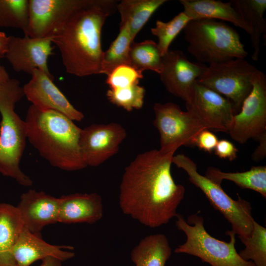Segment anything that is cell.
<instances>
[{
  "mask_svg": "<svg viewBox=\"0 0 266 266\" xmlns=\"http://www.w3.org/2000/svg\"><path fill=\"white\" fill-rule=\"evenodd\" d=\"M24 96L23 87L16 79L10 78L0 87V173L29 187L33 181L19 166L27 140L26 124L15 111Z\"/></svg>",
  "mask_w": 266,
  "mask_h": 266,
  "instance_id": "4",
  "label": "cell"
},
{
  "mask_svg": "<svg viewBox=\"0 0 266 266\" xmlns=\"http://www.w3.org/2000/svg\"><path fill=\"white\" fill-rule=\"evenodd\" d=\"M183 31L187 51L199 63L210 65L248 55L237 31L222 21L192 20Z\"/></svg>",
  "mask_w": 266,
  "mask_h": 266,
  "instance_id": "5",
  "label": "cell"
},
{
  "mask_svg": "<svg viewBox=\"0 0 266 266\" xmlns=\"http://www.w3.org/2000/svg\"><path fill=\"white\" fill-rule=\"evenodd\" d=\"M205 176L219 185L224 180L231 181L241 188L253 190L266 198V166H253L249 170L240 172H225L209 167Z\"/></svg>",
  "mask_w": 266,
  "mask_h": 266,
  "instance_id": "25",
  "label": "cell"
},
{
  "mask_svg": "<svg viewBox=\"0 0 266 266\" xmlns=\"http://www.w3.org/2000/svg\"><path fill=\"white\" fill-rule=\"evenodd\" d=\"M185 103L207 129L228 132L235 113L227 99L196 81Z\"/></svg>",
  "mask_w": 266,
  "mask_h": 266,
  "instance_id": "13",
  "label": "cell"
},
{
  "mask_svg": "<svg viewBox=\"0 0 266 266\" xmlns=\"http://www.w3.org/2000/svg\"><path fill=\"white\" fill-rule=\"evenodd\" d=\"M172 163L183 169L189 181L205 195L211 204L229 222L232 231L238 236H249L253 229L252 206L250 203L238 197L233 199L219 185L198 171L197 164L184 154L173 156Z\"/></svg>",
  "mask_w": 266,
  "mask_h": 266,
  "instance_id": "7",
  "label": "cell"
},
{
  "mask_svg": "<svg viewBox=\"0 0 266 266\" xmlns=\"http://www.w3.org/2000/svg\"><path fill=\"white\" fill-rule=\"evenodd\" d=\"M133 42L127 25L120 26V31L116 38L108 49L103 52L100 74L107 75L119 66L131 65L129 51Z\"/></svg>",
  "mask_w": 266,
  "mask_h": 266,
  "instance_id": "27",
  "label": "cell"
},
{
  "mask_svg": "<svg viewBox=\"0 0 266 266\" xmlns=\"http://www.w3.org/2000/svg\"><path fill=\"white\" fill-rule=\"evenodd\" d=\"M44 72L35 70L30 80L22 87L24 95L34 107L43 110H54L73 121H81L83 113L75 108Z\"/></svg>",
  "mask_w": 266,
  "mask_h": 266,
  "instance_id": "16",
  "label": "cell"
},
{
  "mask_svg": "<svg viewBox=\"0 0 266 266\" xmlns=\"http://www.w3.org/2000/svg\"><path fill=\"white\" fill-rule=\"evenodd\" d=\"M257 69L244 58H235L207 66L197 81L227 99L236 114L252 90Z\"/></svg>",
  "mask_w": 266,
  "mask_h": 266,
  "instance_id": "8",
  "label": "cell"
},
{
  "mask_svg": "<svg viewBox=\"0 0 266 266\" xmlns=\"http://www.w3.org/2000/svg\"><path fill=\"white\" fill-rule=\"evenodd\" d=\"M173 156L152 149L138 154L125 168L119 197L124 214L150 228L176 217L185 188L171 175Z\"/></svg>",
  "mask_w": 266,
  "mask_h": 266,
  "instance_id": "1",
  "label": "cell"
},
{
  "mask_svg": "<svg viewBox=\"0 0 266 266\" xmlns=\"http://www.w3.org/2000/svg\"><path fill=\"white\" fill-rule=\"evenodd\" d=\"M38 234L32 233L25 226L13 248V255L17 266H30L39 260L52 257L64 262L74 257L70 246L50 244L42 239Z\"/></svg>",
  "mask_w": 266,
  "mask_h": 266,
  "instance_id": "18",
  "label": "cell"
},
{
  "mask_svg": "<svg viewBox=\"0 0 266 266\" xmlns=\"http://www.w3.org/2000/svg\"><path fill=\"white\" fill-rule=\"evenodd\" d=\"M27 140L52 166L66 171L87 166L79 140L81 128L64 114L31 105L25 120Z\"/></svg>",
  "mask_w": 266,
  "mask_h": 266,
  "instance_id": "3",
  "label": "cell"
},
{
  "mask_svg": "<svg viewBox=\"0 0 266 266\" xmlns=\"http://www.w3.org/2000/svg\"><path fill=\"white\" fill-rule=\"evenodd\" d=\"M59 198L58 222L91 224L103 217L102 199L96 193H74Z\"/></svg>",
  "mask_w": 266,
  "mask_h": 266,
  "instance_id": "19",
  "label": "cell"
},
{
  "mask_svg": "<svg viewBox=\"0 0 266 266\" xmlns=\"http://www.w3.org/2000/svg\"><path fill=\"white\" fill-rule=\"evenodd\" d=\"M183 12L192 20L218 19L228 21L245 31L249 35L251 30L230 1L219 0H180Z\"/></svg>",
  "mask_w": 266,
  "mask_h": 266,
  "instance_id": "20",
  "label": "cell"
},
{
  "mask_svg": "<svg viewBox=\"0 0 266 266\" xmlns=\"http://www.w3.org/2000/svg\"><path fill=\"white\" fill-rule=\"evenodd\" d=\"M175 225L186 236V240L174 250L177 254H186L199 258L211 266H255L252 261L242 259L235 248V234L226 232L230 240L227 242L210 235L204 226V219L199 213L189 216L185 221L180 214Z\"/></svg>",
  "mask_w": 266,
  "mask_h": 266,
  "instance_id": "6",
  "label": "cell"
},
{
  "mask_svg": "<svg viewBox=\"0 0 266 266\" xmlns=\"http://www.w3.org/2000/svg\"><path fill=\"white\" fill-rule=\"evenodd\" d=\"M115 0H86L51 37L66 72L84 77L100 74L104 51L101 35L107 17L117 10Z\"/></svg>",
  "mask_w": 266,
  "mask_h": 266,
  "instance_id": "2",
  "label": "cell"
},
{
  "mask_svg": "<svg viewBox=\"0 0 266 266\" xmlns=\"http://www.w3.org/2000/svg\"><path fill=\"white\" fill-rule=\"evenodd\" d=\"M107 76L106 83L109 89L123 88L139 83V79L143 77L142 72L128 65L117 67Z\"/></svg>",
  "mask_w": 266,
  "mask_h": 266,
  "instance_id": "32",
  "label": "cell"
},
{
  "mask_svg": "<svg viewBox=\"0 0 266 266\" xmlns=\"http://www.w3.org/2000/svg\"><path fill=\"white\" fill-rule=\"evenodd\" d=\"M154 126L159 132L160 148L164 155H173L181 146L193 145L197 134L207 129L191 111H183L174 103H156L153 106Z\"/></svg>",
  "mask_w": 266,
  "mask_h": 266,
  "instance_id": "9",
  "label": "cell"
},
{
  "mask_svg": "<svg viewBox=\"0 0 266 266\" xmlns=\"http://www.w3.org/2000/svg\"><path fill=\"white\" fill-rule=\"evenodd\" d=\"M206 66L191 62L181 50H169L163 57L160 79L168 92L186 102L194 84Z\"/></svg>",
  "mask_w": 266,
  "mask_h": 266,
  "instance_id": "15",
  "label": "cell"
},
{
  "mask_svg": "<svg viewBox=\"0 0 266 266\" xmlns=\"http://www.w3.org/2000/svg\"><path fill=\"white\" fill-rule=\"evenodd\" d=\"M214 151L218 157L231 161L236 158L238 150L231 141L221 139L218 140Z\"/></svg>",
  "mask_w": 266,
  "mask_h": 266,
  "instance_id": "34",
  "label": "cell"
},
{
  "mask_svg": "<svg viewBox=\"0 0 266 266\" xmlns=\"http://www.w3.org/2000/svg\"><path fill=\"white\" fill-rule=\"evenodd\" d=\"M51 37L9 36L4 57L16 72L32 75L35 70L38 69L54 79L47 64L48 58L53 49Z\"/></svg>",
  "mask_w": 266,
  "mask_h": 266,
  "instance_id": "14",
  "label": "cell"
},
{
  "mask_svg": "<svg viewBox=\"0 0 266 266\" xmlns=\"http://www.w3.org/2000/svg\"><path fill=\"white\" fill-rule=\"evenodd\" d=\"M9 41V36L0 32V58L5 56Z\"/></svg>",
  "mask_w": 266,
  "mask_h": 266,
  "instance_id": "36",
  "label": "cell"
},
{
  "mask_svg": "<svg viewBox=\"0 0 266 266\" xmlns=\"http://www.w3.org/2000/svg\"><path fill=\"white\" fill-rule=\"evenodd\" d=\"M234 8L240 14L251 30L250 34L253 53L251 58L258 61L260 53V40L266 37V21L264 17L266 9V0H231Z\"/></svg>",
  "mask_w": 266,
  "mask_h": 266,
  "instance_id": "23",
  "label": "cell"
},
{
  "mask_svg": "<svg viewBox=\"0 0 266 266\" xmlns=\"http://www.w3.org/2000/svg\"><path fill=\"white\" fill-rule=\"evenodd\" d=\"M171 255L166 236L157 233L140 240L132 250L131 259L135 266H165Z\"/></svg>",
  "mask_w": 266,
  "mask_h": 266,
  "instance_id": "22",
  "label": "cell"
},
{
  "mask_svg": "<svg viewBox=\"0 0 266 266\" xmlns=\"http://www.w3.org/2000/svg\"><path fill=\"white\" fill-rule=\"evenodd\" d=\"M59 198L29 190L22 194L17 208L24 226L38 234L46 226L58 222Z\"/></svg>",
  "mask_w": 266,
  "mask_h": 266,
  "instance_id": "17",
  "label": "cell"
},
{
  "mask_svg": "<svg viewBox=\"0 0 266 266\" xmlns=\"http://www.w3.org/2000/svg\"><path fill=\"white\" fill-rule=\"evenodd\" d=\"M166 0H122L117 4L121 21L120 26L127 24L133 41L152 14Z\"/></svg>",
  "mask_w": 266,
  "mask_h": 266,
  "instance_id": "24",
  "label": "cell"
},
{
  "mask_svg": "<svg viewBox=\"0 0 266 266\" xmlns=\"http://www.w3.org/2000/svg\"><path fill=\"white\" fill-rule=\"evenodd\" d=\"M192 20L183 11L168 22L157 20L155 27L151 29L152 34L158 39L157 43L161 55L164 56L179 33Z\"/></svg>",
  "mask_w": 266,
  "mask_h": 266,
  "instance_id": "29",
  "label": "cell"
},
{
  "mask_svg": "<svg viewBox=\"0 0 266 266\" xmlns=\"http://www.w3.org/2000/svg\"><path fill=\"white\" fill-rule=\"evenodd\" d=\"M127 136L126 129L120 124H93L83 129L79 146L87 166H99L117 154Z\"/></svg>",
  "mask_w": 266,
  "mask_h": 266,
  "instance_id": "12",
  "label": "cell"
},
{
  "mask_svg": "<svg viewBox=\"0 0 266 266\" xmlns=\"http://www.w3.org/2000/svg\"><path fill=\"white\" fill-rule=\"evenodd\" d=\"M10 78L5 68L0 65V87Z\"/></svg>",
  "mask_w": 266,
  "mask_h": 266,
  "instance_id": "38",
  "label": "cell"
},
{
  "mask_svg": "<svg viewBox=\"0 0 266 266\" xmlns=\"http://www.w3.org/2000/svg\"><path fill=\"white\" fill-rule=\"evenodd\" d=\"M163 57L157 43L152 40L133 41L131 44L130 65L142 72L150 70L160 74L163 67Z\"/></svg>",
  "mask_w": 266,
  "mask_h": 266,
  "instance_id": "26",
  "label": "cell"
},
{
  "mask_svg": "<svg viewBox=\"0 0 266 266\" xmlns=\"http://www.w3.org/2000/svg\"><path fill=\"white\" fill-rule=\"evenodd\" d=\"M29 0H0V27L20 29L25 32Z\"/></svg>",
  "mask_w": 266,
  "mask_h": 266,
  "instance_id": "30",
  "label": "cell"
},
{
  "mask_svg": "<svg viewBox=\"0 0 266 266\" xmlns=\"http://www.w3.org/2000/svg\"><path fill=\"white\" fill-rule=\"evenodd\" d=\"M145 95V88L135 83L125 87L109 89L106 96L111 103L130 112L142 108Z\"/></svg>",
  "mask_w": 266,
  "mask_h": 266,
  "instance_id": "31",
  "label": "cell"
},
{
  "mask_svg": "<svg viewBox=\"0 0 266 266\" xmlns=\"http://www.w3.org/2000/svg\"><path fill=\"white\" fill-rule=\"evenodd\" d=\"M86 0H29L28 19L25 35L52 37Z\"/></svg>",
  "mask_w": 266,
  "mask_h": 266,
  "instance_id": "11",
  "label": "cell"
},
{
  "mask_svg": "<svg viewBox=\"0 0 266 266\" xmlns=\"http://www.w3.org/2000/svg\"><path fill=\"white\" fill-rule=\"evenodd\" d=\"M250 234L238 236L245 248L238 254L245 261H252L255 266H266V228L254 219Z\"/></svg>",
  "mask_w": 266,
  "mask_h": 266,
  "instance_id": "28",
  "label": "cell"
},
{
  "mask_svg": "<svg viewBox=\"0 0 266 266\" xmlns=\"http://www.w3.org/2000/svg\"><path fill=\"white\" fill-rule=\"evenodd\" d=\"M218 139L217 136L208 129L201 131L196 136L193 145L208 153L214 151Z\"/></svg>",
  "mask_w": 266,
  "mask_h": 266,
  "instance_id": "33",
  "label": "cell"
},
{
  "mask_svg": "<svg viewBox=\"0 0 266 266\" xmlns=\"http://www.w3.org/2000/svg\"><path fill=\"white\" fill-rule=\"evenodd\" d=\"M260 145L256 149L252 155L253 161H261L266 156V135L262 136L260 139Z\"/></svg>",
  "mask_w": 266,
  "mask_h": 266,
  "instance_id": "35",
  "label": "cell"
},
{
  "mask_svg": "<svg viewBox=\"0 0 266 266\" xmlns=\"http://www.w3.org/2000/svg\"><path fill=\"white\" fill-rule=\"evenodd\" d=\"M24 227L16 206L0 203V266H17L13 250Z\"/></svg>",
  "mask_w": 266,
  "mask_h": 266,
  "instance_id": "21",
  "label": "cell"
},
{
  "mask_svg": "<svg viewBox=\"0 0 266 266\" xmlns=\"http://www.w3.org/2000/svg\"><path fill=\"white\" fill-rule=\"evenodd\" d=\"M252 88L234 114L228 133L243 144L253 138L259 140L266 135V76L257 69L251 78Z\"/></svg>",
  "mask_w": 266,
  "mask_h": 266,
  "instance_id": "10",
  "label": "cell"
},
{
  "mask_svg": "<svg viewBox=\"0 0 266 266\" xmlns=\"http://www.w3.org/2000/svg\"><path fill=\"white\" fill-rule=\"evenodd\" d=\"M62 262L52 257H47L42 260L39 266H62Z\"/></svg>",
  "mask_w": 266,
  "mask_h": 266,
  "instance_id": "37",
  "label": "cell"
}]
</instances>
